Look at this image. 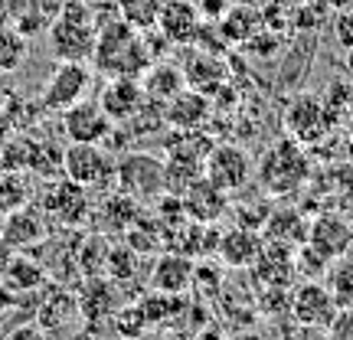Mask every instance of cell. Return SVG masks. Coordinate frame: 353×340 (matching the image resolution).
<instances>
[{"label": "cell", "instance_id": "cell-21", "mask_svg": "<svg viewBox=\"0 0 353 340\" xmlns=\"http://www.w3.org/2000/svg\"><path fill=\"white\" fill-rule=\"evenodd\" d=\"M262 232L255 229H242V226H232L229 232L219 236V246H216V255L223 259L226 268H252L259 252H262Z\"/></svg>", "mask_w": 353, "mask_h": 340}, {"label": "cell", "instance_id": "cell-29", "mask_svg": "<svg viewBox=\"0 0 353 340\" xmlns=\"http://www.w3.org/2000/svg\"><path fill=\"white\" fill-rule=\"evenodd\" d=\"M321 281L327 285V291L341 308H353V259H343V255L334 259V265H327Z\"/></svg>", "mask_w": 353, "mask_h": 340}, {"label": "cell", "instance_id": "cell-18", "mask_svg": "<svg viewBox=\"0 0 353 340\" xmlns=\"http://www.w3.org/2000/svg\"><path fill=\"white\" fill-rule=\"evenodd\" d=\"M187 63H183V79H187V88L193 92H203L206 99H213L216 88L226 86L229 76V63H223L216 52H203L196 46H187Z\"/></svg>", "mask_w": 353, "mask_h": 340}, {"label": "cell", "instance_id": "cell-9", "mask_svg": "<svg viewBox=\"0 0 353 340\" xmlns=\"http://www.w3.org/2000/svg\"><path fill=\"white\" fill-rule=\"evenodd\" d=\"M59 125H63V134L72 144H105L114 131V121L105 114V108L95 99H82L72 108H65L59 114Z\"/></svg>", "mask_w": 353, "mask_h": 340}, {"label": "cell", "instance_id": "cell-10", "mask_svg": "<svg viewBox=\"0 0 353 340\" xmlns=\"http://www.w3.org/2000/svg\"><path fill=\"white\" fill-rule=\"evenodd\" d=\"M43 213L56 223H63V226H82L92 216V193L72 183V180L59 177L56 183L43 190Z\"/></svg>", "mask_w": 353, "mask_h": 340}, {"label": "cell", "instance_id": "cell-36", "mask_svg": "<svg viewBox=\"0 0 353 340\" xmlns=\"http://www.w3.org/2000/svg\"><path fill=\"white\" fill-rule=\"evenodd\" d=\"M330 26H334L337 46H341V50H350L353 46V10L350 7L341 10V13H334V17H330Z\"/></svg>", "mask_w": 353, "mask_h": 340}, {"label": "cell", "instance_id": "cell-28", "mask_svg": "<svg viewBox=\"0 0 353 340\" xmlns=\"http://www.w3.org/2000/svg\"><path fill=\"white\" fill-rule=\"evenodd\" d=\"M30 39L10 23H0V72H17L26 63Z\"/></svg>", "mask_w": 353, "mask_h": 340}, {"label": "cell", "instance_id": "cell-44", "mask_svg": "<svg viewBox=\"0 0 353 340\" xmlns=\"http://www.w3.org/2000/svg\"><path fill=\"white\" fill-rule=\"evenodd\" d=\"M350 157H353V141H350Z\"/></svg>", "mask_w": 353, "mask_h": 340}, {"label": "cell", "instance_id": "cell-23", "mask_svg": "<svg viewBox=\"0 0 353 340\" xmlns=\"http://www.w3.org/2000/svg\"><path fill=\"white\" fill-rule=\"evenodd\" d=\"M219 37L226 46H236L239 50L249 37H255L262 30V13L255 3H229L226 10L219 13V20H213Z\"/></svg>", "mask_w": 353, "mask_h": 340}, {"label": "cell", "instance_id": "cell-15", "mask_svg": "<svg viewBox=\"0 0 353 340\" xmlns=\"http://www.w3.org/2000/svg\"><path fill=\"white\" fill-rule=\"evenodd\" d=\"M210 112H213V101L206 99L203 92H193V88L176 92L174 99L161 105L164 128H170V131H193V128H203L210 121Z\"/></svg>", "mask_w": 353, "mask_h": 340}, {"label": "cell", "instance_id": "cell-40", "mask_svg": "<svg viewBox=\"0 0 353 340\" xmlns=\"http://www.w3.org/2000/svg\"><path fill=\"white\" fill-rule=\"evenodd\" d=\"M65 340H99V334H95L92 328H85V330H79V334H69Z\"/></svg>", "mask_w": 353, "mask_h": 340}, {"label": "cell", "instance_id": "cell-3", "mask_svg": "<svg viewBox=\"0 0 353 340\" xmlns=\"http://www.w3.org/2000/svg\"><path fill=\"white\" fill-rule=\"evenodd\" d=\"M307 177H311V157L288 134L278 138L255 161V180L268 197H294L298 190H304Z\"/></svg>", "mask_w": 353, "mask_h": 340}, {"label": "cell", "instance_id": "cell-2", "mask_svg": "<svg viewBox=\"0 0 353 340\" xmlns=\"http://www.w3.org/2000/svg\"><path fill=\"white\" fill-rule=\"evenodd\" d=\"M99 39V20L88 0H65L50 23V50L59 63H92Z\"/></svg>", "mask_w": 353, "mask_h": 340}, {"label": "cell", "instance_id": "cell-37", "mask_svg": "<svg viewBox=\"0 0 353 340\" xmlns=\"http://www.w3.org/2000/svg\"><path fill=\"white\" fill-rule=\"evenodd\" d=\"M327 340H353V308H341L334 321L324 328Z\"/></svg>", "mask_w": 353, "mask_h": 340}, {"label": "cell", "instance_id": "cell-39", "mask_svg": "<svg viewBox=\"0 0 353 340\" xmlns=\"http://www.w3.org/2000/svg\"><path fill=\"white\" fill-rule=\"evenodd\" d=\"M281 340H327V334L321 328H304V324H294L291 330H285Z\"/></svg>", "mask_w": 353, "mask_h": 340}, {"label": "cell", "instance_id": "cell-16", "mask_svg": "<svg viewBox=\"0 0 353 340\" xmlns=\"http://www.w3.org/2000/svg\"><path fill=\"white\" fill-rule=\"evenodd\" d=\"M105 108V114L112 118L114 125H121L128 121L134 112H141V105H144V88H141V79H128V76H114L108 79L105 86H101L99 99H95Z\"/></svg>", "mask_w": 353, "mask_h": 340}, {"label": "cell", "instance_id": "cell-35", "mask_svg": "<svg viewBox=\"0 0 353 340\" xmlns=\"http://www.w3.org/2000/svg\"><path fill=\"white\" fill-rule=\"evenodd\" d=\"M7 281H20V291H30L43 281V268L30 259H13L7 265Z\"/></svg>", "mask_w": 353, "mask_h": 340}, {"label": "cell", "instance_id": "cell-41", "mask_svg": "<svg viewBox=\"0 0 353 340\" xmlns=\"http://www.w3.org/2000/svg\"><path fill=\"white\" fill-rule=\"evenodd\" d=\"M343 72L353 79V46L350 50H343Z\"/></svg>", "mask_w": 353, "mask_h": 340}, {"label": "cell", "instance_id": "cell-45", "mask_svg": "<svg viewBox=\"0 0 353 340\" xmlns=\"http://www.w3.org/2000/svg\"><path fill=\"white\" fill-rule=\"evenodd\" d=\"M0 340H7V337H3V334H0Z\"/></svg>", "mask_w": 353, "mask_h": 340}, {"label": "cell", "instance_id": "cell-8", "mask_svg": "<svg viewBox=\"0 0 353 340\" xmlns=\"http://www.w3.org/2000/svg\"><path fill=\"white\" fill-rule=\"evenodd\" d=\"M92 66L88 63H59L50 72V79L43 82V92H39V108L52 114H63L65 108H72L76 101L88 99L92 92Z\"/></svg>", "mask_w": 353, "mask_h": 340}, {"label": "cell", "instance_id": "cell-12", "mask_svg": "<svg viewBox=\"0 0 353 340\" xmlns=\"http://www.w3.org/2000/svg\"><path fill=\"white\" fill-rule=\"evenodd\" d=\"M200 26H203V17L193 0H161V13H157V26L154 30L170 46H193Z\"/></svg>", "mask_w": 353, "mask_h": 340}, {"label": "cell", "instance_id": "cell-32", "mask_svg": "<svg viewBox=\"0 0 353 340\" xmlns=\"http://www.w3.org/2000/svg\"><path fill=\"white\" fill-rule=\"evenodd\" d=\"M157 13H161V0H118V17L138 33L157 26Z\"/></svg>", "mask_w": 353, "mask_h": 340}, {"label": "cell", "instance_id": "cell-33", "mask_svg": "<svg viewBox=\"0 0 353 340\" xmlns=\"http://www.w3.org/2000/svg\"><path fill=\"white\" fill-rule=\"evenodd\" d=\"M112 328L118 330V337L121 340H138L141 334H144V328H148V321H144V314H141L138 301L134 304H118V311L112 314Z\"/></svg>", "mask_w": 353, "mask_h": 340}, {"label": "cell", "instance_id": "cell-14", "mask_svg": "<svg viewBox=\"0 0 353 340\" xmlns=\"http://www.w3.org/2000/svg\"><path fill=\"white\" fill-rule=\"evenodd\" d=\"M79 317V301L72 291L59 288V285H50L39 298L37 308V324L46 330V337H59V334H69V328L76 324Z\"/></svg>", "mask_w": 353, "mask_h": 340}, {"label": "cell", "instance_id": "cell-7", "mask_svg": "<svg viewBox=\"0 0 353 340\" xmlns=\"http://www.w3.org/2000/svg\"><path fill=\"white\" fill-rule=\"evenodd\" d=\"M63 177L79 187L112 190L114 187V157L105 151V144H65L63 151Z\"/></svg>", "mask_w": 353, "mask_h": 340}, {"label": "cell", "instance_id": "cell-11", "mask_svg": "<svg viewBox=\"0 0 353 340\" xmlns=\"http://www.w3.org/2000/svg\"><path fill=\"white\" fill-rule=\"evenodd\" d=\"M288 311H291V317H294V324L324 330L330 321H334V314L341 311V304L334 301V294L327 291L324 281H301L298 288L291 291Z\"/></svg>", "mask_w": 353, "mask_h": 340}, {"label": "cell", "instance_id": "cell-6", "mask_svg": "<svg viewBox=\"0 0 353 340\" xmlns=\"http://www.w3.org/2000/svg\"><path fill=\"white\" fill-rule=\"evenodd\" d=\"M203 177L219 187L223 193H239L252 183L255 177V161L252 154L245 151L242 144H232V141H216L206 161H203Z\"/></svg>", "mask_w": 353, "mask_h": 340}, {"label": "cell", "instance_id": "cell-38", "mask_svg": "<svg viewBox=\"0 0 353 340\" xmlns=\"http://www.w3.org/2000/svg\"><path fill=\"white\" fill-rule=\"evenodd\" d=\"M7 340H50L46 337V330L39 328L37 321H30V324H20V328H13L7 334Z\"/></svg>", "mask_w": 353, "mask_h": 340}, {"label": "cell", "instance_id": "cell-4", "mask_svg": "<svg viewBox=\"0 0 353 340\" xmlns=\"http://www.w3.org/2000/svg\"><path fill=\"white\" fill-rule=\"evenodd\" d=\"M114 190L131 200H157L164 190V157L151 151H128L114 161Z\"/></svg>", "mask_w": 353, "mask_h": 340}, {"label": "cell", "instance_id": "cell-1", "mask_svg": "<svg viewBox=\"0 0 353 340\" xmlns=\"http://www.w3.org/2000/svg\"><path fill=\"white\" fill-rule=\"evenodd\" d=\"M92 66L108 79L114 76L141 79L144 69L151 66V52H148L144 33H138L134 26H128L121 17L101 23L99 39H95V52H92Z\"/></svg>", "mask_w": 353, "mask_h": 340}, {"label": "cell", "instance_id": "cell-25", "mask_svg": "<svg viewBox=\"0 0 353 340\" xmlns=\"http://www.w3.org/2000/svg\"><path fill=\"white\" fill-rule=\"evenodd\" d=\"M141 88H144V99L154 101V105H164L187 88V79H183V69L176 63H151L141 76Z\"/></svg>", "mask_w": 353, "mask_h": 340}, {"label": "cell", "instance_id": "cell-31", "mask_svg": "<svg viewBox=\"0 0 353 340\" xmlns=\"http://www.w3.org/2000/svg\"><path fill=\"white\" fill-rule=\"evenodd\" d=\"M105 259H108V242L99 236H85V239L76 246V262L79 272L85 278H99L105 275Z\"/></svg>", "mask_w": 353, "mask_h": 340}, {"label": "cell", "instance_id": "cell-27", "mask_svg": "<svg viewBox=\"0 0 353 340\" xmlns=\"http://www.w3.org/2000/svg\"><path fill=\"white\" fill-rule=\"evenodd\" d=\"M138 216H141V203L131 200V197L121 193V190H114V193H108V197L101 200L95 219L101 223L105 232H118V236H125Z\"/></svg>", "mask_w": 353, "mask_h": 340}, {"label": "cell", "instance_id": "cell-42", "mask_svg": "<svg viewBox=\"0 0 353 340\" xmlns=\"http://www.w3.org/2000/svg\"><path fill=\"white\" fill-rule=\"evenodd\" d=\"M341 125H347V128L353 131V101L347 105V112H343V121H341Z\"/></svg>", "mask_w": 353, "mask_h": 340}, {"label": "cell", "instance_id": "cell-34", "mask_svg": "<svg viewBox=\"0 0 353 340\" xmlns=\"http://www.w3.org/2000/svg\"><path fill=\"white\" fill-rule=\"evenodd\" d=\"M285 46V39H281V33H275V30H268V26H262L255 37H249L245 43H242L239 50H245L249 56H259V59H272L278 50Z\"/></svg>", "mask_w": 353, "mask_h": 340}, {"label": "cell", "instance_id": "cell-20", "mask_svg": "<svg viewBox=\"0 0 353 340\" xmlns=\"http://www.w3.org/2000/svg\"><path fill=\"white\" fill-rule=\"evenodd\" d=\"M0 232H3V242L10 249H26L33 242L46 239V213L37 206H17L0 223Z\"/></svg>", "mask_w": 353, "mask_h": 340}, {"label": "cell", "instance_id": "cell-22", "mask_svg": "<svg viewBox=\"0 0 353 340\" xmlns=\"http://www.w3.org/2000/svg\"><path fill=\"white\" fill-rule=\"evenodd\" d=\"M193 259L183 252H164L154 262L148 281L154 285V291H164V294H183L193 285Z\"/></svg>", "mask_w": 353, "mask_h": 340}, {"label": "cell", "instance_id": "cell-43", "mask_svg": "<svg viewBox=\"0 0 353 340\" xmlns=\"http://www.w3.org/2000/svg\"><path fill=\"white\" fill-rule=\"evenodd\" d=\"M0 23H7V20H3V13H0Z\"/></svg>", "mask_w": 353, "mask_h": 340}, {"label": "cell", "instance_id": "cell-30", "mask_svg": "<svg viewBox=\"0 0 353 340\" xmlns=\"http://www.w3.org/2000/svg\"><path fill=\"white\" fill-rule=\"evenodd\" d=\"M141 255L131 246H108V259H105V278L114 285H125L138 275Z\"/></svg>", "mask_w": 353, "mask_h": 340}, {"label": "cell", "instance_id": "cell-5", "mask_svg": "<svg viewBox=\"0 0 353 340\" xmlns=\"http://www.w3.org/2000/svg\"><path fill=\"white\" fill-rule=\"evenodd\" d=\"M281 125H285V134L291 141H298L301 148H314L324 138L334 134V118H330L327 105L321 95H311V92H298L294 99L285 105V114H281Z\"/></svg>", "mask_w": 353, "mask_h": 340}, {"label": "cell", "instance_id": "cell-19", "mask_svg": "<svg viewBox=\"0 0 353 340\" xmlns=\"http://www.w3.org/2000/svg\"><path fill=\"white\" fill-rule=\"evenodd\" d=\"M307 242L327 259H341L353 249V226L343 216L321 213L314 223H307Z\"/></svg>", "mask_w": 353, "mask_h": 340}, {"label": "cell", "instance_id": "cell-26", "mask_svg": "<svg viewBox=\"0 0 353 340\" xmlns=\"http://www.w3.org/2000/svg\"><path fill=\"white\" fill-rule=\"evenodd\" d=\"M216 141L203 131V128H193V131H170L164 138V157L170 161H190V164H200L206 161V154Z\"/></svg>", "mask_w": 353, "mask_h": 340}, {"label": "cell", "instance_id": "cell-24", "mask_svg": "<svg viewBox=\"0 0 353 340\" xmlns=\"http://www.w3.org/2000/svg\"><path fill=\"white\" fill-rule=\"evenodd\" d=\"M262 239L272 246H285V249H298L307 242V219H304L294 206H278L268 213L262 226Z\"/></svg>", "mask_w": 353, "mask_h": 340}, {"label": "cell", "instance_id": "cell-17", "mask_svg": "<svg viewBox=\"0 0 353 340\" xmlns=\"http://www.w3.org/2000/svg\"><path fill=\"white\" fill-rule=\"evenodd\" d=\"M76 301H79V317L95 330L99 324L112 321V314L118 311V288L105 275L85 278V288L76 294Z\"/></svg>", "mask_w": 353, "mask_h": 340}, {"label": "cell", "instance_id": "cell-13", "mask_svg": "<svg viewBox=\"0 0 353 340\" xmlns=\"http://www.w3.org/2000/svg\"><path fill=\"white\" fill-rule=\"evenodd\" d=\"M180 203H183V213H187L190 223L196 226H213L219 223L229 210V193H223L219 187H213L206 177H200L193 187H187L180 193Z\"/></svg>", "mask_w": 353, "mask_h": 340}]
</instances>
